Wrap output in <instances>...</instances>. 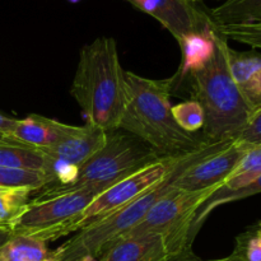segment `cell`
Returning a JSON list of instances; mask_svg holds the SVG:
<instances>
[{
	"label": "cell",
	"instance_id": "1",
	"mask_svg": "<svg viewBox=\"0 0 261 261\" xmlns=\"http://www.w3.org/2000/svg\"><path fill=\"white\" fill-rule=\"evenodd\" d=\"M127 102L117 129L138 138L158 157L176 158L198 150L204 144L184 132L172 115V78L150 79L125 71Z\"/></svg>",
	"mask_w": 261,
	"mask_h": 261
},
{
	"label": "cell",
	"instance_id": "2",
	"mask_svg": "<svg viewBox=\"0 0 261 261\" xmlns=\"http://www.w3.org/2000/svg\"><path fill=\"white\" fill-rule=\"evenodd\" d=\"M213 41L211 55L188 74L193 79L194 99L204 111L201 142L208 145L234 142L254 116L232 78L228 40L216 28Z\"/></svg>",
	"mask_w": 261,
	"mask_h": 261
},
{
	"label": "cell",
	"instance_id": "3",
	"mask_svg": "<svg viewBox=\"0 0 261 261\" xmlns=\"http://www.w3.org/2000/svg\"><path fill=\"white\" fill-rule=\"evenodd\" d=\"M70 94L87 124L105 132L119 127L127 102V87L114 38L98 37L82 48Z\"/></svg>",
	"mask_w": 261,
	"mask_h": 261
},
{
	"label": "cell",
	"instance_id": "4",
	"mask_svg": "<svg viewBox=\"0 0 261 261\" xmlns=\"http://www.w3.org/2000/svg\"><path fill=\"white\" fill-rule=\"evenodd\" d=\"M229 144L231 143L206 144L199 148L198 150L178 157L172 171L154 188L148 190L127 205L120 208L119 211L105 217L101 221L79 229L78 233L70 237L56 250L51 251L50 261H78L88 255L98 257L107 246L133 231L145 218L150 209L168 191L172 190L175 181L186 168L200 161L201 158L228 147Z\"/></svg>",
	"mask_w": 261,
	"mask_h": 261
},
{
	"label": "cell",
	"instance_id": "5",
	"mask_svg": "<svg viewBox=\"0 0 261 261\" xmlns=\"http://www.w3.org/2000/svg\"><path fill=\"white\" fill-rule=\"evenodd\" d=\"M158 160L161 157L138 138L120 129L110 130L103 147L79 167L70 185L61 189H42L33 195L32 200H42L91 186H111Z\"/></svg>",
	"mask_w": 261,
	"mask_h": 261
},
{
	"label": "cell",
	"instance_id": "6",
	"mask_svg": "<svg viewBox=\"0 0 261 261\" xmlns=\"http://www.w3.org/2000/svg\"><path fill=\"white\" fill-rule=\"evenodd\" d=\"M176 158H161L155 162L140 168L137 172L121 178L103 193L99 194L86 209L83 213L78 214L68 223L63 224L47 237V242L55 241L60 237L69 233L78 232L84 227L101 221L105 217L110 216L114 212L119 211L122 206L127 205L135 199L142 196L158 182L163 180L172 171L177 162Z\"/></svg>",
	"mask_w": 261,
	"mask_h": 261
},
{
	"label": "cell",
	"instance_id": "7",
	"mask_svg": "<svg viewBox=\"0 0 261 261\" xmlns=\"http://www.w3.org/2000/svg\"><path fill=\"white\" fill-rule=\"evenodd\" d=\"M182 191L175 188L168 191L145 216V218L129 233L163 234L175 254L193 246L190 228L199 206L216 191Z\"/></svg>",
	"mask_w": 261,
	"mask_h": 261
},
{
	"label": "cell",
	"instance_id": "8",
	"mask_svg": "<svg viewBox=\"0 0 261 261\" xmlns=\"http://www.w3.org/2000/svg\"><path fill=\"white\" fill-rule=\"evenodd\" d=\"M110 186H91L58 194L42 200H31L8 227L12 233L28 234L47 242L55 229L83 213L84 209Z\"/></svg>",
	"mask_w": 261,
	"mask_h": 261
},
{
	"label": "cell",
	"instance_id": "9",
	"mask_svg": "<svg viewBox=\"0 0 261 261\" xmlns=\"http://www.w3.org/2000/svg\"><path fill=\"white\" fill-rule=\"evenodd\" d=\"M160 22L177 43L191 35H205L216 25L206 12L190 0H126Z\"/></svg>",
	"mask_w": 261,
	"mask_h": 261
},
{
	"label": "cell",
	"instance_id": "10",
	"mask_svg": "<svg viewBox=\"0 0 261 261\" xmlns=\"http://www.w3.org/2000/svg\"><path fill=\"white\" fill-rule=\"evenodd\" d=\"M249 149L234 140L228 147L201 158L186 168L175 181V188L182 191L218 189L229 177Z\"/></svg>",
	"mask_w": 261,
	"mask_h": 261
},
{
	"label": "cell",
	"instance_id": "11",
	"mask_svg": "<svg viewBox=\"0 0 261 261\" xmlns=\"http://www.w3.org/2000/svg\"><path fill=\"white\" fill-rule=\"evenodd\" d=\"M106 139L107 132L93 125H70L66 134L55 145L42 150L50 162L47 173L51 176V171L58 167H75L79 170L84 162L103 147Z\"/></svg>",
	"mask_w": 261,
	"mask_h": 261
},
{
	"label": "cell",
	"instance_id": "12",
	"mask_svg": "<svg viewBox=\"0 0 261 261\" xmlns=\"http://www.w3.org/2000/svg\"><path fill=\"white\" fill-rule=\"evenodd\" d=\"M173 255L163 234L127 233L107 246L98 261H167Z\"/></svg>",
	"mask_w": 261,
	"mask_h": 261
},
{
	"label": "cell",
	"instance_id": "13",
	"mask_svg": "<svg viewBox=\"0 0 261 261\" xmlns=\"http://www.w3.org/2000/svg\"><path fill=\"white\" fill-rule=\"evenodd\" d=\"M232 78L252 112L261 110V53L256 50H227Z\"/></svg>",
	"mask_w": 261,
	"mask_h": 261
},
{
	"label": "cell",
	"instance_id": "14",
	"mask_svg": "<svg viewBox=\"0 0 261 261\" xmlns=\"http://www.w3.org/2000/svg\"><path fill=\"white\" fill-rule=\"evenodd\" d=\"M69 127L70 125L33 114L24 119L15 120L14 126L7 138L20 144L45 150L55 145L66 134Z\"/></svg>",
	"mask_w": 261,
	"mask_h": 261
},
{
	"label": "cell",
	"instance_id": "15",
	"mask_svg": "<svg viewBox=\"0 0 261 261\" xmlns=\"http://www.w3.org/2000/svg\"><path fill=\"white\" fill-rule=\"evenodd\" d=\"M0 166L17 170L47 172L50 162L42 150L20 144L7 138L0 140Z\"/></svg>",
	"mask_w": 261,
	"mask_h": 261
},
{
	"label": "cell",
	"instance_id": "16",
	"mask_svg": "<svg viewBox=\"0 0 261 261\" xmlns=\"http://www.w3.org/2000/svg\"><path fill=\"white\" fill-rule=\"evenodd\" d=\"M47 242L28 234L12 233L0 246V261H50Z\"/></svg>",
	"mask_w": 261,
	"mask_h": 261
},
{
	"label": "cell",
	"instance_id": "17",
	"mask_svg": "<svg viewBox=\"0 0 261 261\" xmlns=\"http://www.w3.org/2000/svg\"><path fill=\"white\" fill-rule=\"evenodd\" d=\"M208 14L214 25L261 23V0H226Z\"/></svg>",
	"mask_w": 261,
	"mask_h": 261
},
{
	"label": "cell",
	"instance_id": "18",
	"mask_svg": "<svg viewBox=\"0 0 261 261\" xmlns=\"http://www.w3.org/2000/svg\"><path fill=\"white\" fill-rule=\"evenodd\" d=\"M261 193V176L256 178V180L252 181L251 184H249L245 188L239 189V190L229 191V193H218V191H214L203 204L198 208L196 211L195 217H194V221L191 223L190 228V241L194 242L196 234L200 231L201 226L204 224V222L206 221V218L209 217V214L214 211L218 206L223 205V204L232 203V201L241 200V199L250 198V196H254L256 194Z\"/></svg>",
	"mask_w": 261,
	"mask_h": 261
},
{
	"label": "cell",
	"instance_id": "19",
	"mask_svg": "<svg viewBox=\"0 0 261 261\" xmlns=\"http://www.w3.org/2000/svg\"><path fill=\"white\" fill-rule=\"evenodd\" d=\"M259 176H261V144L251 147L245 153L229 177L216 191L229 193L239 190L256 180Z\"/></svg>",
	"mask_w": 261,
	"mask_h": 261
},
{
	"label": "cell",
	"instance_id": "20",
	"mask_svg": "<svg viewBox=\"0 0 261 261\" xmlns=\"http://www.w3.org/2000/svg\"><path fill=\"white\" fill-rule=\"evenodd\" d=\"M51 184L53 178L43 171L17 170L0 166V189H31L37 193Z\"/></svg>",
	"mask_w": 261,
	"mask_h": 261
},
{
	"label": "cell",
	"instance_id": "21",
	"mask_svg": "<svg viewBox=\"0 0 261 261\" xmlns=\"http://www.w3.org/2000/svg\"><path fill=\"white\" fill-rule=\"evenodd\" d=\"M35 194L31 189H0V224L8 226L19 216Z\"/></svg>",
	"mask_w": 261,
	"mask_h": 261
},
{
	"label": "cell",
	"instance_id": "22",
	"mask_svg": "<svg viewBox=\"0 0 261 261\" xmlns=\"http://www.w3.org/2000/svg\"><path fill=\"white\" fill-rule=\"evenodd\" d=\"M172 115L184 132L195 134L204 127V111L195 99L181 102L172 106Z\"/></svg>",
	"mask_w": 261,
	"mask_h": 261
},
{
	"label": "cell",
	"instance_id": "23",
	"mask_svg": "<svg viewBox=\"0 0 261 261\" xmlns=\"http://www.w3.org/2000/svg\"><path fill=\"white\" fill-rule=\"evenodd\" d=\"M217 31L227 40L250 46L252 50H261V23L234 25H216Z\"/></svg>",
	"mask_w": 261,
	"mask_h": 261
},
{
	"label": "cell",
	"instance_id": "24",
	"mask_svg": "<svg viewBox=\"0 0 261 261\" xmlns=\"http://www.w3.org/2000/svg\"><path fill=\"white\" fill-rule=\"evenodd\" d=\"M234 251L245 261H261V237L249 228L237 237Z\"/></svg>",
	"mask_w": 261,
	"mask_h": 261
},
{
	"label": "cell",
	"instance_id": "25",
	"mask_svg": "<svg viewBox=\"0 0 261 261\" xmlns=\"http://www.w3.org/2000/svg\"><path fill=\"white\" fill-rule=\"evenodd\" d=\"M236 142L247 148L261 144V110L255 112L244 132L239 135Z\"/></svg>",
	"mask_w": 261,
	"mask_h": 261
},
{
	"label": "cell",
	"instance_id": "26",
	"mask_svg": "<svg viewBox=\"0 0 261 261\" xmlns=\"http://www.w3.org/2000/svg\"><path fill=\"white\" fill-rule=\"evenodd\" d=\"M167 261H208L199 257L198 255L194 252L193 246H188L182 250V251L177 252L176 255L171 256Z\"/></svg>",
	"mask_w": 261,
	"mask_h": 261
},
{
	"label": "cell",
	"instance_id": "27",
	"mask_svg": "<svg viewBox=\"0 0 261 261\" xmlns=\"http://www.w3.org/2000/svg\"><path fill=\"white\" fill-rule=\"evenodd\" d=\"M15 120L17 119H10V117H7L0 114V134L8 137L9 133L12 132L13 126H14Z\"/></svg>",
	"mask_w": 261,
	"mask_h": 261
},
{
	"label": "cell",
	"instance_id": "28",
	"mask_svg": "<svg viewBox=\"0 0 261 261\" xmlns=\"http://www.w3.org/2000/svg\"><path fill=\"white\" fill-rule=\"evenodd\" d=\"M12 236V231L8 226H0V246Z\"/></svg>",
	"mask_w": 261,
	"mask_h": 261
},
{
	"label": "cell",
	"instance_id": "29",
	"mask_svg": "<svg viewBox=\"0 0 261 261\" xmlns=\"http://www.w3.org/2000/svg\"><path fill=\"white\" fill-rule=\"evenodd\" d=\"M208 261H245L242 259L241 256H240L239 254H237L236 251L233 250V252H232L231 255H228L227 257H223V259H216V260H208Z\"/></svg>",
	"mask_w": 261,
	"mask_h": 261
},
{
	"label": "cell",
	"instance_id": "30",
	"mask_svg": "<svg viewBox=\"0 0 261 261\" xmlns=\"http://www.w3.org/2000/svg\"><path fill=\"white\" fill-rule=\"evenodd\" d=\"M250 229H251V231L254 232L255 234H257V236L261 237V221L257 222V223L255 224V226L250 227Z\"/></svg>",
	"mask_w": 261,
	"mask_h": 261
},
{
	"label": "cell",
	"instance_id": "31",
	"mask_svg": "<svg viewBox=\"0 0 261 261\" xmlns=\"http://www.w3.org/2000/svg\"><path fill=\"white\" fill-rule=\"evenodd\" d=\"M78 261H98V257H94V256H83L82 257L81 260H78Z\"/></svg>",
	"mask_w": 261,
	"mask_h": 261
},
{
	"label": "cell",
	"instance_id": "32",
	"mask_svg": "<svg viewBox=\"0 0 261 261\" xmlns=\"http://www.w3.org/2000/svg\"><path fill=\"white\" fill-rule=\"evenodd\" d=\"M4 139H7V137H5V135H3V134H0V140H4Z\"/></svg>",
	"mask_w": 261,
	"mask_h": 261
},
{
	"label": "cell",
	"instance_id": "33",
	"mask_svg": "<svg viewBox=\"0 0 261 261\" xmlns=\"http://www.w3.org/2000/svg\"><path fill=\"white\" fill-rule=\"evenodd\" d=\"M69 2H70V3H73V4H75V3L81 2V0H69Z\"/></svg>",
	"mask_w": 261,
	"mask_h": 261
},
{
	"label": "cell",
	"instance_id": "34",
	"mask_svg": "<svg viewBox=\"0 0 261 261\" xmlns=\"http://www.w3.org/2000/svg\"><path fill=\"white\" fill-rule=\"evenodd\" d=\"M190 2H193V3H195V2H201V0H190Z\"/></svg>",
	"mask_w": 261,
	"mask_h": 261
},
{
	"label": "cell",
	"instance_id": "35",
	"mask_svg": "<svg viewBox=\"0 0 261 261\" xmlns=\"http://www.w3.org/2000/svg\"><path fill=\"white\" fill-rule=\"evenodd\" d=\"M0 226H2V224H0Z\"/></svg>",
	"mask_w": 261,
	"mask_h": 261
}]
</instances>
